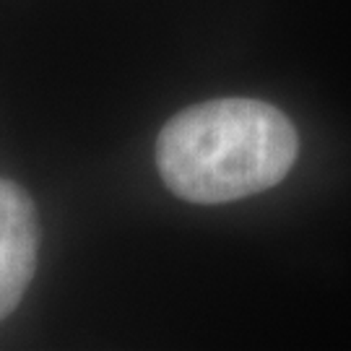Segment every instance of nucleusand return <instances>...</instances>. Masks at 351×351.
I'll list each match as a JSON object with an SVG mask.
<instances>
[{
	"label": "nucleus",
	"mask_w": 351,
	"mask_h": 351,
	"mask_svg": "<svg viewBox=\"0 0 351 351\" xmlns=\"http://www.w3.org/2000/svg\"><path fill=\"white\" fill-rule=\"evenodd\" d=\"M39 219L21 185L0 177V320L21 304L37 274Z\"/></svg>",
	"instance_id": "nucleus-2"
},
{
	"label": "nucleus",
	"mask_w": 351,
	"mask_h": 351,
	"mask_svg": "<svg viewBox=\"0 0 351 351\" xmlns=\"http://www.w3.org/2000/svg\"><path fill=\"white\" fill-rule=\"evenodd\" d=\"M297 151L294 123L278 107L226 97L177 112L159 133L156 167L177 198L216 206L278 185Z\"/></svg>",
	"instance_id": "nucleus-1"
}]
</instances>
